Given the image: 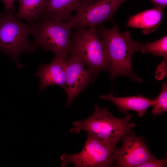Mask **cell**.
Wrapping results in <instances>:
<instances>
[{"instance_id": "cell-20", "label": "cell", "mask_w": 167, "mask_h": 167, "mask_svg": "<svg viewBox=\"0 0 167 167\" xmlns=\"http://www.w3.org/2000/svg\"><path fill=\"white\" fill-rule=\"evenodd\" d=\"M1 12H0V13H1Z\"/></svg>"}, {"instance_id": "cell-5", "label": "cell", "mask_w": 167, "mask_h": 167, "mask_svg": "<svg viewBox=\"0 0 167 167\" xmlns=\"http://www.w3.org/2000/svg\"><path fill=\"white\" fill-rule=\"evenodd\" d=\"M70 52L79 57L96 76L101 71H108L106 50L96 27L76 29L71 34Z\"/></svg>"}, {"instance_id": "cell-1", "label": "cell", "mask_w": 167, "mask_h": 167, "mask_svg": "<svg viewBox=\"0 0 167 167\" xmlns=\"http://www.w3.org/2000/svg\"><path fill=\"white\" fill-rule=\"evenodd\" d=\"M96 29L106 50L111 79L118 76H125L141 83L142 79L134 73L131 64L132 56L139 51L141 43L133 39L128 31L120 33L114 23L110 28L101 25Z\"/></svg>"}, {"instance_id": "cell-16", "label": "cell", "mask_w": 167, "mask_h": 167, "mask_svg": "<svg viewBox=\"0 0 167 167\" xmlns=\"http://www.w3.org/2000/svg\"><path fill=\"white\" fill-rule=\"evenodd\" d=\"M152 111L154 116L161 115L162 113L167 110V85L164 83L161 90L159 96L154 99Z\"/></svg>"}, {"instance_id": "cell-11", "label": "cell", "mask_w": 167, "mask_h": 167, "mask_svg": "<svg viewBox=\"0 0 167 167\" xmlns=\"http://www.w3.org/2000/svg\"><path fill=\"white\" fill-rule=\"evenodd\" d=\"M100 99L109 100L118 107L120 111L126 114L128 110L137 112L140 117L145 113L148 108L153 106L154 99L144 97L141 95L126 97H115L113 96L112 89L107 95H102Z\"/></svg>"}, {"instance_id": "cell-8", "label": "cell", "mask_w": 167, "mask_h": 167, "mask_svg": "<svg viewBox=\"0 0 167 167\" xmlns=\"http://www.w3.org/2000/svg\"><path fill=\"white\" fill-rule=\"evenodd\" d=\"M68 55L66 68V81L64 89L67 95L66 106L69 108L73 100L96 76L88 68L76 54L69 53Z\"/></svg>"}, {"instance_id": "cell-4", "label": "cell", "mask_w": 167, "mask_h": 167, "mask_svg": "<svg viewBox=\"0 0 167 167\" xmlns=\"http://www.w3.org/2000/svg\"><path fill=\"white\" fill-rule=\"evenodd\" d=\"M31 24L32 43L36 47L49 50L55 55L67 56L71 43L72 25L69 21L41 18Z\"/></svg>"}, {"instance_id": "cell-15", "label": "cell", "mask_w": 167, "mask_h": 167, "mask_svg": "<svg viewBox=\"0 0 167 167\" xmlns=\"http://www.w3.org/2000/svg\"><path fill=\"white\" fill-rule=\"evenodd\" d=\"M139 51L142 53H152L167 59V36H165L160 39L152 42L141 43Z\"/></svg>"}, {"instance_id": "cell-14", "label": "cell", "mask_w": 167, "mask_h": 167, "mask_svg": "<svg viewBox=\"0 0 167 167\" xmlns=\"http://www.w3.org/2000/svg\"><path fill=\"white\" fill-rule=\"evenodd\" d=\"M19 6L16 17L21 20H26L28 23L33 24L41 17L45 0H18Z\"/></svg>"}, {"instance_id": "cell-7", "label": "cell", "mask_w": 167, "mask_h": 167, "mask_svg": "<svg viewBox=\"0 0 167 167\" xmlns=\"http://www.w3.org/2000/svg\"><path fill=\"white\" fill-rule=\"evenodd\" d=\"M128 0H84L68 21L76 29L96 27L111 20L115 12Z\"/></svg>"}, {"instance_id": "cell-12", "label": "cell", "mask_w": 167, "mask_h": 167, "mask_svg": "<svg viewBox=\"0 0 167 167\" xmlns=\"http://www.w3.org/2000/svg\"><path fill=\"white\" fill-rule=\"evenodd\" d=\"M84 0H45L43 12L40 18L68 21L72 13L78 10Z\"/></svg>"}, {"instance_id": "cell-13", "label": "cell", "mask_w": 167, "mask_h": 167, "mask_svg": "<svg viewBox=\"0 0 167 167\" xmlns=\"http://www.w3.org/2000/svg\"><path fill=\"white\" fill-rule=\"evenodd\" d=\"M163 9L155 7L131 16L126 26L143 29V33L148 34L154 31L161 23Z\"/></svg>"}, {"instance_id": "cell-19", "label": "cell", "mask_w": 167, "mask_h": 167, "mask_svg": "<svg viewBox=\"0 0 167 167\" xmlns=\"http://www.w3.org/2000/svg\"><path fill=\"white\" fill-rule=\"evenodd\" d=\"M155 7L164 9L167 7V0H150Z\"/></svg>"}, {"instance_id": "cell-17", "label": "cell", "mask_w": 167, "mask_h": 167, "mask_svg": "<svg viewBox=\"0 0 167 167\" xmlns=\"http://www.w3.org/2000/svg\"><path fill=\"white\" fill-rule=\"evenodd\" d=\"M166 158L158 160L155 158L140 165L138 167H163L167 165Z\"/></svg>"}, {"instance_id": "cell-6", "label": "cell", "mask_w": 167, "mask_h": 167, "mask_svg": "<svg viewBox=\"0 0 167 167\" xmlns=\"http://www.w3.org/2000/svg\"><path fill=\"white\" fill-rule=\"evenodd\" d=\"M87 136L84 147L79 152L74 154L64 153L60 157L61 166L69 164L76 167L110 166L114 163V149L91 133Z\"/></svg>"}, {"instance_id": "cell-18", "label": "cell", "mask_w": 167, "mask_h": 167, "mask_svg": "<svg viewBox=\"0 0 167 167\" xmlns=\"http://www.w3.org/2000/svg\"><path fill=\"white\" fill-rule=\"evenodd\" d=\"M4 5L5 11L14 13L15 10L14 3L15 0H2Z\"/></svg>"}, {"instance_id": "cell-10", "label": "cell", "mask_w": 167, "mask_h": 167, "mask_svg": "<svg viewBox=\"0 0 167 167\" xmlns=\"http://www.w3.org/2000/svg\"><path fill=\"white\" fill-rule=\"evenodd\" d=\"M67 56L56 55L54 59L50 63L42 65L38 68L35 75L40 80V91L44 90L47 86L52 84L64 88Z\"/></svg>"}, {"instance_id": "cell-2", "label": "cell", "mask_w": 167, "mask_h": 167, "mask_svg": "<svg viewBox=\"0 0 167 167\" xmlns=\"http://www.w3.org/2000/svg\"><path fill=\"white\" fill-rule=\"evenodd\" d=\"M132 117L130 114L122 118H117L108 108H101L95 104L93 113L84 120L73 122L70 131L79 134L84 131L115 149L118 143L133 132L132 130L135 124L130 122Z\"/></svg>"}, {"instance_id": "cell-3", "label": "cell", "mask_w": 167, "mask_h": 167, "mask_svg": "<svg viewBox=\"0 0 167 167\" xmlns=\"http://www.w3.org/2000/svg\"><path fill=\"white\" fill-rule=\"evenodd\" d=\"M31 33V24L22 22L14 13H0V50L15 61L18 68L23 66L19 61L20 54L32 53L37 48L29 40Z\"/></svg>"}, {"instance_id": "cell-9", "label": "cell", "mask_w": 167, "mask_h": 167, "mask_svg": "<svg viewBox=\"0 0 167 167\" xmlns=\"http://www.w3.org/2000/svg\"><path fill=\"white\" fill-rule=\"evenodd\" d=\"M120 148H116L114 152L115 165L121 167H135L154 159L143 139L136 136L133 132L122 141Z\"/></svg>"}]
</instances>
